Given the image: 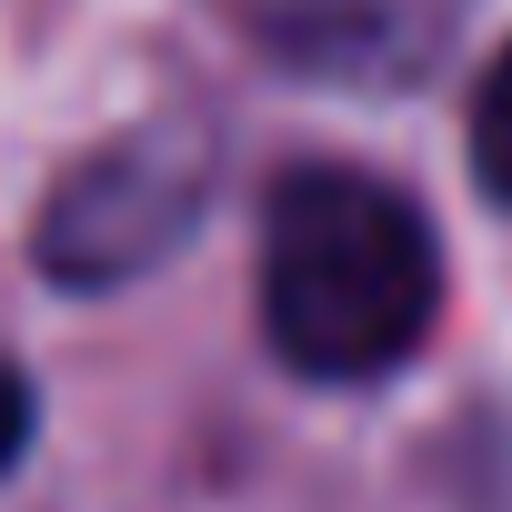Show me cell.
Instances as JSON below:
<instances>
[{"label":"cell","instance_id":"obj_5","mask_svg":"<svg viewBox=\"0 0 512 512\" xmlns=\"http://www.w3.org/2000/svg\"><path fill=\"white\" fill-rule=\"evenodd\" d=\"M21 442H31V382H21L11 362H0V472L21 462Z\"/></svg>","mask_w":512,"mask_h":512},{"label":"cell","instance_id":"obj_1","mask_svg":"<svg viewBox=\"0 0 512 512\" xmlns=\"http://www.w3.org/2000/svg\"><path fill=\"white\" fill-rule=\"evenodd\" d=\"M442 312L432 221L342 161H302L262 201V322L272 352L312 382H372L422 352Z\"/></svg>","mask_w":512,"mask_h":512},{"label":"cell","instance_id":"obj_3","mask_svg":"<svg viewBox=\"0 0 512 512\" xmlns=\"http://www.w3.org/2000/svg\"><path fill=\"white\" fill-rule=\"evenodd\" d=\"M241 21L262 31L292 71H352V81H412L442 0H241Z\"/></svg>","mask_w":512,"mask_h":512},{"label":"cell","instance_id":"obj_2","mask_svg":"<svg viewBox=\"0 0 512 512\" xmlns=\"http://www.w3.org/2000/svg\"><path fill=\"white\" fill-rule=\"evenodd\" d=\"M211 211V151L191 131H131L111 151H91L51 211H41V272L51 282H81V292H111V282H141L151 262L201 231Z\"/></svg>","mask_w":512,"mask_h":512},{"label":"cell","instance_id":"obj_4","mask_svg":"<svg viewBox=\"0 0 512 512\" xmlns=\"http://www.w3.org/2000/svg\"><path fill=\"white\" fill-rule=\"evenodd\" d=\"M472 171H482V191L512 211V51H502L492 81L472 91Z\"/></svg>","mask_w":512,"mask_h":512}]
</instances>
